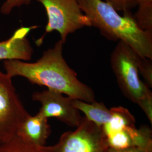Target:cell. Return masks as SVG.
I'll return each mask as SVG.
<instances>
[{"mask_svg": "<svg viewBox=\"0 0 152 152\" xmlns=\"http://www.w3.org/2000/svg\"><path fill=\"white\" fill-rule=\"evenodd\" d=\"M112 115L108 122L102 126L105 136L122 130L126 127L135 125L136 121L130 112L123 107L110 109Z\"/></svg>", "mask_w": 152, "mask_h": 152, "instance_id": "11", "label": "cell"}, {"mask_svg": "<svg viewBox=\"0 0 152 152\" xmlns=\"http://www.w3.org/2000/svg\"><path fill=\"white\" fill-rule=\"evenodd\" d=\"M32 0H6L2 5L0 12L2 14L8 15L15 7H19L23 5H28Z\"/></svg>", "mask_w": 152, "mask_h": 152, "instance_id": "16", "label": "cell"}, {"mask_svg": "<svg viewBox=\"0 0 152 152\" xmlns=\"http://www.w3.org/2000/svg\"><path fill=\"white\" fill-rule=\"evenodd\" d=\"M45 8L48 23L44 36L37 41L42 44L46 34L57 31L65 44L67 37L82 28L92 27L88 17L82 11L77 0H37Z\"/></svg>", "mask_w": 152, "mask_h": 152, "instance_id": "4", "label": "cell"}, {"mask_svg": "<svg viewBox=\"0 0 152 152\" xmlns=\"http://www.w3.org/2000/svg\"><path fill=\"white\" fill-rule=\"evenodd\" d=\"M138 71L144 83L150 88L152 87V60L139 55L137 60Z\"/></svg>", "mask_w": 152, "mask_h": 152, "instance_id": "14", "label": "cell"}, {"mask_svg": "<svg viewBox=\"0 0 152 152\" xmlns=\"http://www.w3.org/2000/svg\"><path fill=\"white\" fill-rule=\"evenodd\" d=\"M63 95L48 88L34 92L32 98L41 104L39 112L45 117L55 118L69 127L76 128L80 125L82 117L80 112L73 106V99Z\"/></svg>", "mask_w": 152, "mask_h": 152, "instance_id": "7", "label": "cell"}, {"mask_svg": "<svg viewBox=\"0 0 152 152\" xmlns=\"http://www.w3.org/2000/svg\"><path fill=\"white\" fill-rule=\"evenodd\" d=\"M55 145L58 152H107L109 148L102 127L85 117L75 130L63 134Z\"/></svg>", "mask_w": 152, "mask_h": 152, "instance_id": "6", "label": "cell"}, {"mask_svg": "<svg viewBox=\"0 0 152 152\" xmlns=\"http://www.w3.org/2000/svg\"><path fill=\"white\" fill-rule=\"evenodd\" d=\"M139 55L119 41L110 55V65L120 88L126 98L137 104L152 124V93L140 78Z\"/></svg>", "mask_w": 152, "mask_h": 152, "instance_id": "3", "label": "cell"}, {"mask_svg": "<svg viewBox=\"0 0 152 152\" xmlns=\"http://www.w3.org/2000/svg\"><path fill=\"white\" fill-rule=\"evenodd\" d=\"M37 26L22 27L16 30L9 38L0 42V60L29 61L33 49L27 38L28 34Z\"/></svg>", "mask_w": 152, "mask_h": 152, "instance_id": "8", "label": "cell"}, {"mask_svg": "<svg viewBox=\"0 0 152 152\" xmlns=\"http://www.w3.org/2000/svg\"><path fill=\"white\" fill-rule=\"evenodd\" d=\"M117 11H130L137 6L136 0H104Z\"/></svg>", "mask_w": 152, "mask_h": 152, "instance_id": "15", "label": "cell"}, {"mask_svg": "<svg viewBox=\"0 0 152 152\" xmlns=\"http://www.w3.org/2000/svg\"><path fill=\"white\" fill-rule=\"evenodd\" d=\"M0 152H58L55 145L37 146L16 136L10 141L0 144Z\"/></svg>", "mask_w": 152, "mask_h": 152, "instance_id": "12", "label": "cell"}, {"mask_svg": "<svg viewBox=\"0 0 152 152\" xmlns=\"http://www.w3.org/2000/svg\"><path fill=\"white\" fill-rule=\"evenodd\" d=\"M138 9L134 17L141 29L152 33V0H136Z\"/></svg>", "mask_w": 152, "mask_h": 152, "instance_id": "13", "label": "cell"}, {"mask_svg": "<svg viewBox=\"0 0 152 152\" xmlns=\"http://www.w3.org/2000/svg\"><path fill=\"white\" fill-rule=\"evenodd\" d=\"M64 44L61 39L59 40L53 48L45 51L35 62L4 60L6 73L11 78L24 77L32 84L46 86L74 99L87 103L96 101L92 88L79 80L76 72L64 58Z\"/></svg>", "mask_w": 152, "mask_h": 152, "instance_id": "1", "label": "cell"}, {"mask_svg": "<svg viewBox=\"0 0 152 152\" xmlns=\"http://www.w3.org/2000/svg\"><path fill=\"white\" fill-rule=\"evenodd\" d=\"M29 115L16 92L12 78L0 71V144L16 137L23 121Z\"/></svg>", "mask_w": 152, "mask_h": 152, "instance_id": "5", "label": "cell"}, {"mask_svg": "<svg viewBox=\"0 0 152 152\" xmlns=\"http://www.w3.org/2000/svg\"><path fill=\"white\" fill-rule=\"evenodd\" d=\"M50 134L51 127L48 118L38 112L34 115H28L23 121L16 136L30 144L44 146Z\"/></svg>", "mask_w": 152, "mask_h": 152, "instance_id": "9", "label": "cell"}, {"mask_svg": "<svg viewBox=\"0 0 152 152\" xmlns=\"http://www.w3.org/2000/svg\"><path fill=\"white\" fill-rule=\"evenodd\" d=\"M107 152H152V151L138 147H131L122 149H115L109 148Z\"/></svg>", "mask_w": 152, "mask_h": 152, "instance_id": "17", "label": "cell"}, {"mask_svg": "<svg viewBox=\"0 0 152 152\" xmlns=\"http://www.w3.org/2000/svg\"><path fill=\"white\" fill-rule=\"evenodd\" d=\"M82 11L90 19L92 26L104 37L122 41L141 57L152 60V33L141 29L131 11H118L103 0H77Z\"/></svg>", "mask_w": 152, "mask_h": 152, "instance_id": "2", "label": "cell"}, {"mask_svg": "<svg viewBox=\"0 0 152 152\" xmlns=\"http://www.w3.org/2000/svg\"><path fill=\"white\" fill-rule=\"evenodd\" d=\"M72 104L76 109L85 114L87 120L99 127L105 125L112 115L110 109L108 108L103 102L95 101L92 103H87L73 99Z\"/></svg>", "mask_w": 152, "mask_h": 152, "instance_id": "10", "label": "cell"}]
</instances>
